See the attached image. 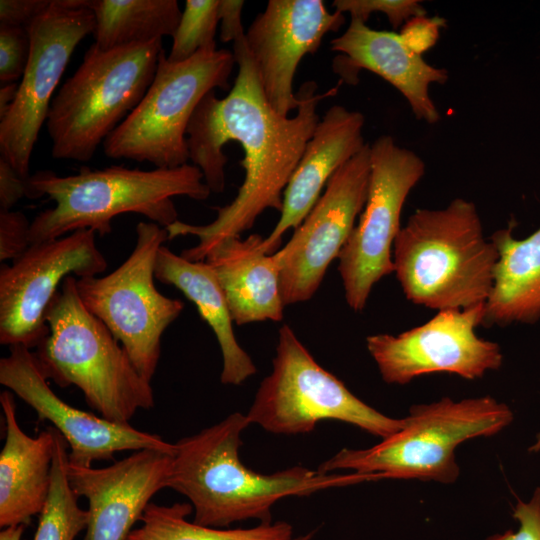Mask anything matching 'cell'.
I'll list each match as a JSON object with an SVG mask.
<instances>
[{"instance_id":"obj_6","label":"cell","mask_w":540,"mask_h":540,"mask_svg":"<svg viewBox=\"0 0 540 540\" xmlns=\"http://www.w3.org/2000/svg\"><path fill=\"white\" fill-rule=\"evenodd\" d=\"M513 420L511 409L490 396L412 406L404 426L367 449L344 448L321 463L318 471L351 470L375 479L454 482L459 475L457 446L492 436Z\"/></svg>"},{"instance_id":"obj_4","label":"cell","mask_w":540,"mask_h":540,"mask_svg":"<svg viewBox=\"0 0 540 540\" xmlns=\"http://www.w3.org/2000/svg\"><path fill=\"white\" fill-rule=\"evenodd\" d=\"M497 260L475 204L462 198L443 209H417L393 246L394 272L405 297L438 311L485 303Z\"/></svg>"},{"instance_id":"obj_26","label":"cell","mask_w":540,"mask_h":540,"mask_svg":"<svg viewBox=\"0 0 540 540\" xmlns=\"http://www.w3.org/2000/svg\"><path fill=\"white\" fill-rule=\"evenodd\" d=\"M190 503L170 506L150 502L140 518L141 526L127 540H291L293 527L285 521L264 522L251 528H214L188 521Z\"/></svg>"},{"instance_id":"obj_12","label":"cell","mask_w":540,"mask_h":540,"mask_svg":"<svg viewBox=\"0 0 540 540\" xmlns=\"http://www.w3.org/2000/svg\"><path fill=\"white\" fill-rule=\"evenodd\" d=\"M87 0H51L49 8L27 27L30 56L16 98L0 119V151L28 180L30 158L53 93L78 44L95 30Z\"/></svg>"},{"instance_id":"obj_20","label":"cell","mask_w":540,"mask_h":540,"mask_svg":"<svg viewBox=\"0 0 540 540\" xmlns=\"http://www.w3.org/2000/svg\"><path fill=\"white\" fill-rule=\"evenodd\" d=\"M364 123L362 113L341 105L331 106L320 119L284 190L280 218L263 239L266 254L277 251L283 234L303 222L332 175L367 144Z\"/></svg>"},{"instance_id":"obj_19","label":"cell","mask_w":540,"mask_h":540,"mask_svg":"<svg viewBox=\"0 0 540 540\" xmlns=\"http://www.w3.org/2000/svg\"><path fill=\"white\" fill-rule=\"evenodd\" d=\"M331 50L339 52L332 61L341 82L358 83V74L371 71L394 86L408 101L419 120L435 124L440 114L429 96L431 83L444 84L448 71L429 65L412 52L399 33L379 31L351 20L345 32L331 40Z\"/></svg>"},{"instance_id":"obj_38","label":"cell","mask_w":540,"mask_h":540,"mask_svg":"<svg viewBox=\"0 0 540 540\" xmlns=\"http://www.w3.org/2000/svg\"><path fill=\"white\" fill-rule=\"evenodd\" d=\"M26 525L8 526L1 530L0 540H21Z\"/></svg>"},{"instance_id":"obj_14","label":"cell","mask_w":540,"mask_h":540,"mask_svg":"<svg viewBox=\"0 0 540 540\" xmlns=\"http://www.w3.org/2000/svg\"><path fill=\"white\" fill-rule=\"evenodd\" d=\"M370 145L340 167L290 240L274 255L286 305L305 302L318 290L330 263L346 244L367 199Z\"/></svg>"},{"instance_id":"obj_13","label":"cell","mask_w":540,"mask_h":540,"mask_svg":"<svg viewBox=\"0 0 540 540\" xmlns=\"http://www.w3.org/2000/svg\"><path fill=\"white\" fill-rule=\"evenodd\" d=\"M96 232L80 229L31 244L0 269V343L30 349L49 334L46 312L58 287L70 275L98 276L107 261L96 246Z\"/></svg>"},{"instance_id":"obj_33","label":"cell","mask_w":540,"mask_h":540,"mask_svg":"<svg viewBox=\"0 0 540 540\" xmlns=\"http://www.w3.org/2000/svg\"><path fill=\"white\" fill-rule=\"evenodd\" d=\"M513 517L519 523L516 532L507 530L486 540H540V487L535 489L528 502L518 500Z\"/></svg>"},{"instance_id":"obj_9","label":"cell","mask_w":540,"mask_h":540,"mask_svg":"<svg viewBox=\"0 0 540 540\" xmlns=\"http://www.w3.org/2000/svg\"><path fill=\"white\" fill-rule=\"evenodd\" d=\"M274 434L309 433L326 419L352 424L386 438L404 426L356 397L335 375L321 367L287 324L278 332L273 369L256 392L246 414Z\"/></svg>"},{"instance_id":"obj_5","label":"cell","mask_w":540,"mask_h":540,"mask_svg":"<svg viewBox=\"0 0 540 540\" xmlns=\"http://www.w3.org/2000/svg\"><path fill=\"white\" fill-rule=\"evenodd\" d=\"M76 279L68 276L49 305V334L35 356L48 380L76 386L101 417L129 423L139 409L154 406L153 389L119 341L84 306Z\"/></svg>"},{"instance_id":"obj_28","label":"cell","mask_w":540,"mask_h":540,"mask_svg":"<svg viewBox=\"0 0 540 540\" xmlns=\"http://www.w3.org/2000/svg\"><path fill=\"white\" fill-rule=\"evenodd\" d=\"M219 0H186L167 59L183 62L202 50L216 49Z\"/></svg>"},{"instance_id":"obj_35","label":"cell","mask_w":540,"mask_h":540,"mask_svg":"<svg viewBox=\"0 0 540 540\" xmlns=\"http://www.w3.org/2000/svg\"><path fill=\"white\" fill-rule=\"evenodd\" d=\"M26 191L27 180L0 156V210H11L21 198L26 197Z\"/></svg>"},{"instance_id":"obj_25","label":"cell","mask_w":540,"mask_h":540,"mask_svg":"<svg viewBox=\"0 0 540 540\" xmlns=\"http://www.w3.org/2000/svg\"><path fill=\"white\" fill-rule=\"evenodd\" d=\"M101 50L145 44L173 36L182 12L176 0H87Z\"/></svg>"},{"instance_id":"obj_37","label":"cell","mask_w":540,"mask_h":540,"mask_svg":"<svg viewBox=\"0 0 540 540\" xmlns=\"http://www.w3.org/2000/svg\"><path fill=\"white\" fill-rule=\"evenodd\" d=\"M19 84L16 82L2 84L0 88V119H2L13 104Z\"/></svg>"},{"instance_id":"obj_16","label":"cell","mask_w":540,"mask_h":540,"mask_svg":"<svg viewBox=\"0 0 540 540\" xmlns=\"http://www.w3.org/2000/svg\"><path fill=\"white\" fill-rule=\"evenodd\" d=\"M0 383L28 404L38 420L49 421L64 437L71 464L91 467L96 460H113L119 451L159 450L174 455L175 444L162 437L109 421L66 403L50 388L35 353L24 345L10 346L0 359Z\"/></svg>"},{"instance_id":"obj_21","label":"cell","mask_w":540,"mask_h":540,"mask_svg":"<svg viewBox=\"0 0 540 540\" xmlns=\"http://www.w3.org/2000/svg\"><path fill=\"white\" fill-rule=\"evenodd\" d=\"M5 442L0 453V527L28 525L40 514L51 485L54 428L28 436L16 418L11 391L0 394Z\"/></svg>"},{"instance_id":"obj_22","label":"cell","mask_w":540,"mask_h":540,"mask_svg":"<svg viewBox=\"0 0 540 540\" xmlns=\"http://www.w3.org/2000/svg\"><path fill=\"white\" fill-rule=\"evenodd\" d=\"M263 239L258 234L225 238L204 259L214 271L237 325L283 319L280 266L274 253L262 250Z\"/></svg>"},{"instance_id":"obj_18","label":"cell","mask_w":540,"mask_h":540,"mask_svg":"<svg viewBox=\"0 0 540 540\" xmlns=\"http://www.w3.org/2000/svg\"><path fill=\"white\" fill-rule=\"evenodd\" d=\"M173 455L152 449L103 468L67 463V478L88 500L89 521L82 540H127L151 498L167 488Z\"/></svg>"},{"instance_id":"obj_10","label":"cell","mask_w":540,"mask_h":540,"mask_svg":"<svg viewBox=\"0 0 540 540\" xmlns=\"http://www.w3.org/2000/svg\"><path fill=\"white\" fill-rule=\"evenodd\" d=\"M136 244L128 258L106 276L76 279L78 295L127 352L139 374L151 381L165 330L184 309L179 299L168 298L155 286L157 254L168 240L167 229L154 222H139Z\"/></svg>"},{"instance_id":"obj_27","label":"cell","mask_w":540,"mask_h":540,"mask_svg":"<svg viewBox=\"0 0 540 540\" xmlns=\"http://www.w3.org/2000/svg\"><path fill=\"white\" fill-rule=\"evenodd\" d=\"M54 440L50 490L33 540H74L89 521L88 510L79 506L67 478L68 443L55 428Z\"/></svg>"},{"instance_id":"obj_39","label":"cell","mask_w":540,"mask_h":540,"mask_svg":"<svg viewBox=\"0 0 540 540\" xmlns=\"http://www.w3.org/2000/svg\"><path fill=\"white\" fill-rule=\"evenodd\" d=\"M530 452L540 451V432L536 435L534 444L529 448Z\"/></svg>"},{"instance_id":"obj_15","label":"cell","mask_w":540,"mask_h":540,"mask_svg":"<svg viewBox=\"0 0 540 540\" xmlns=\"http://www.w3.org/2000/svg\"><path fill=\"white\" fill-rule=\"evenodd\" d=\"M484 304L447 309L398 335L374 334L367 349L388 384H407L421 375L447 372L473 380L501 367L500 346L477 336Z\"/></svg>"},{"instance_id":"obj_3","label":"cell","mask_w":540,"mask_h":540,"mask_svg":"<svg viewBox=\"0 0 540 540\" xmlns=\"http://www.w3.org/2000/svg\"><path fill=\"white\" fill-rule=\"evenodd\" d=\"M210 193L201 170L188 163L153 170L82 167L68 176L38 171L27 180L26 197L48 196L55 206L33 219L29 240L31 244L40 243L80 229L104 236L112 231L113 218L125 213L141 214L167 228L178 220L173 197L205 200Z\"/></svg>"},{"instance_id":"obj_32","label":"cell","mask_w":540,"mask_h":540,"mask_svg":"<svg viewBox=\"0 0 540 540\" xmlns=\"http://www.w3.org/2000/svg\"><path fill=\"white\" fill-rule=\"evenodd\" d=\"M445 26L444 18L416 16L404 23L399 35L412 52L422 56L436 44L440 29Z\"/></svg>"},{"instance_id":"obj_7","label":"cell","mask_w":540,"mask_h":540,"mask_svg":"<svg viewBox=\"0 0 540 540\" xmlns=\"http://www.w3.org/2000/svg\"><path fill=\"white\" fill-rule=\"evenodd\" d=\"M162 51V39L110 50L93 43L52 99L46 126L53 158H93L142 100Z\"/></svg>"},{"instance_id":"obj_36","label":"cell","mask_w":540,"mask_h":540,"mask_svg":"<svg viewBox=\"0 0 540 540\" xmlns=\"http://www.w3.org/2000/svg\"><path fill=\"white\" fill-rule=\"evenodd\" d=\"M245 5L242 0H219L220 40L223 43L241 40L245 37L241 12Z\"/></svg>"},{"instance_id":"obj_30","label":"cell","mask_w":540,"mask_h":540,"mask_svg":"<svg viewBox=\"0 0 540 540\" xmlns=\"http://www.w3.org/2000/svg\"><path fill=\"white\" fill-rule=\"evenodd\" d=\"M30 48L27 27L0 26V81L2 84L21 80L29 60Z\"/></svg>"},{"instance_id":"obj_23","label":"cell","mask_w":540,"mask_h":540,"mask_svg":"<svg viewBox=\"0 0 540 540\" xmlns=\"http://www.w3.org/2000/svg\"><path fill=\"white\" fill-rule=\"evenodd\" d=\"M155 279L180 290L212 329L222 354L221 383L240 385L256 373L251 357L235 337L226 298L206 261H189L162 245L157 254Z\"/></svg>"},{"instance_id":"obj_2","label":"cell","mask_w":540,"mask_h":540,"mask_svg":"<svg viewBox=\"0 0 540 540\" xmlns=\"http://www.w3.org/2000/svg\"><path fill=\"white\" fill-rule=\"evenodd\" d=\"M249 425L246 414L236 412L174 443L167 488L189 499L193 522L214 528L249 519L272 522V507L282 498L374 480L368 475L322 473L301 466L272 474L248 469L239 449L241 434Z\"/></svg>"},{"instance_id":"obj_11","label":"cell","mask_w":540,"mask_h":540,"mask_svg":"<svg viewBox=\"0 0 540 540\" xmlns=\"http://www.w3.org/2000/svg\"><path fill=\"white\" fill-rule=\"evenodd\" d=\"M425 174L424 161L383 135L370 145V177L365 206L338 256L345 299L362 311L374 285L394 272L393 246L410 191Z\"/></svg>"},{"instance_id":"obj_17","label":"cell","mask_w":540,"mask_h":540,"mask_svg":"<svg viewBox=\"0 0 540 540\" xmlns=\"http://www.w3.org/2000/svg\"><path fill=\"white\" fill-rule=\"evenodd\" d=\"M344 23V14L328 11L322 0H270L250 24L245 42L265 97L277 113L288 116L298 109L293 80L300 61Z\"/></svg>"},{"instance_id":"obj_29","label":"cell","mask_w":540,"mask_h":540,"mask_svg":"<svg viewBox=\"0 0 540 540\" xmlns=\"http://www.w3.org/2000/svg\"><path fill=\"white\" fill-rule=\"evenodd\" d=\"M332 6L335 11L349 13L351 20L363 23L372 13H383L394 29L413 17L426 15L421 2L416 0H335Z\"/></svg>"},{"instance_id":"obj_34","label":"cell","mask_w":540,"mask_h":540,"mask_svg":"<svg viewBox=\"0 0 540 540\" xmlns=\"http://www.w3.org/2000/svg\"><path fill=\"white\" fill-rule=\"evenodd\" d=\"M50 4L51 0H1L0 26L28 27Z\"/></svg>"},{"instance_id":"obj_31","label":"cell","mask_w":540,"mask_h":540,"mask_svg":"<svg viewBox=\"0 0 540 540\" xmlns=\"http://www.w3.org/2000/svg\"><path fill=\"white\" fill-rule=\"evenodd\" d=\"M31 222L21 211L0 210V261L15 260L31 245Z\"/></svg>"},{"instance_id":"obj_8","label":"cell","mask_w":540,"mask_h":540,"mask_svg":"<svg viewBox=\"0 0 540 540\" xmlns=\"http://www.w3.org/2000/svg\"><path fill=\"white\" fill-rule=\"evenodd\" d=\"M235 63L233 52L226 49L202 50L183 62L169 61L163 50L142 100L104 141L105 155L150 162L156 168L187 164L190 119L208 92L228 89Z\"/></svg>"},{"instance_id":"obj_1","label":"cell","mask_w":540,"mask_h":540,"mask_svg":"<svg viewBox=\"0 0 540 540\" xmlns=\"http://www.w3.org/2000/svg\"><path fill=\"white\" fill-rule=\"evenodd\" d=\"M233 54L238 73L231 90L224 98H217L214 90L202 98L188 124L186 140L189 160L201 170L211 192L225 188L227 142L241 145L245 177L235 198L216 208L212 222L193 225L177 220L166 228L168 240L198 238L197 245L180 254L189 261H203L220 241L252 228L266 209L281 212L284 190L320 121L318 104L340 85L317 93L314 81L304 83L297 93V114L283 116L265 97L245 37L233 43Z\"/></svg>"},{"instance_id":"obj_24","label":"cell","mask_w":540,"mask_h":540,"mask_svg":"<svg viewBox=\"0 0 540 540\" xmlns=\"http://www.w3.org/2000/svg\"><path fill=\"white\" fill-rule=\"evenodd\" d=\"M514 226L512 220L490 238L498 260L484 304L482 325L486 327L540 320V227L526 238L516 239Z\"/></svg>"},{"instance_id":"obj_40","label":"cell","mask_w":540,"mask_h":540,"mask_svg":"<svg viewBox=\"0 0 540 540\" xmlns=\"http://www.w3.org/2000/svg\"><path fill=\"white\" fill-rule=\"evenodd\" d=\"M313 535H314V531H311L306 534L295 536L291 540H311Z\"/></svg>"}]
</instances>
